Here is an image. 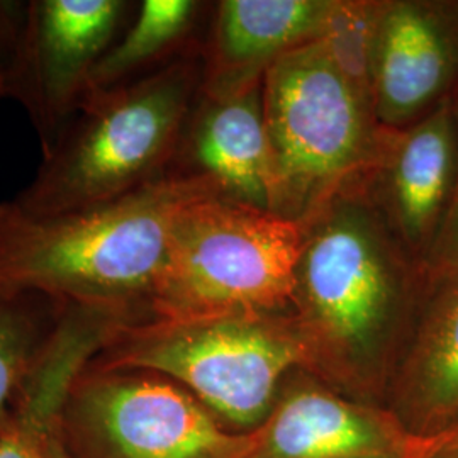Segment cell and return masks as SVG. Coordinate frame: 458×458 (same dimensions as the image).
<instances>
[{
  "label": "cell",
  "instance_id": "obj_21",
  "mask_svg": "<svg viewBox=\"0 0 458 458\" xmlns=\"http://www.w3.org/2000/svg\"><path fill=\"white\" fill-rule=\"evenodd\" d=\"M406 458H458V423L431 440L412 442Z\"/></svg>",
  "mask_w": 458,
  "mask_h": 458
},
{
  "label": "cell",
  "instance_id": "obj_2",
  "mask_svg": "<svg viewBox=\"0 0 458 458\" xmlns=\"http://www.w3.org/2000/svg\"><path fill=\"white\" fill-rule=\"evenodd\" d=\"M209 182L166 174L98 208L30 216L0 204V287L47 295L66 306L149 319L175 221ZM221 197V196H219Z\"/></svg>",
  "mask_w": 458,
  "mask_h": 458
},
{
  "label": "cell",
  "instance_id": "obj_7",
  "mask_svg": "<svg viewBox=\"0 0 458 458\" xmlns=\"http://www.w3.org/2000/svg\"><path fill=\"white\" fill-rule=\"evenodd\" d=\"M66 458H251L255 431H234L168 377L85 367L56 421Z\"/></svg>",
  "mask_w": 458,
  "mask_h": 458
},
{
  "label": "cell",
  "instance_id": "obj_12",
  "mask_svg": "<svg viewBox=\"0 0 458 458\" xmlns=\"http://www.w3.org/2000/svg\"><path fill=\"white\" fill-rule=\"evenodd\" d=\"M262 82L199 92L166 174L209 182L217 194L272 211V164Z\"/></svg>",
  "mask_w": 458,
  "mask_h": 458
},
{
  "label": "cell",
  "instance_id": "obj_17",
  "mask_svg": "<svg viewBox=\"0 0 458 458\" xmlns=\"http://www.w3.org/2000/svg\"><path fill=\"white\" fill-rule=\"evenodd\" d=\"M66 304L0 287V428L62 321Z\"/></svg>",
  "mask_w": 458,
  "mask_h": 458
},
{
  "label": "cell",
  "instance_id": "obj_13",
  "mask_svg": "<svg viewBox=\"0 0 458 458\" xmlns=\"http://www.w3.org/2000/svg\"><path fill=\"white\" fill-rule=\"evenodd\" d=\"M384 408L414 442L458 423V272L425 282Z\"/></svg>",
  "mask_w": 458,
  "mask_h": 458
},
{
  "label": "cell",
  "instance_id": "obj_4",
  "mask_svg": "<svg viewBox=\"0 0 458 458\" xmlns=\"http://www.w3.org/2000/svg\"><path fill=\"white\" fill-rule=\"evenodd\" d=\"M304 352L293 314L149 318L119 327L89 367L168 377L234 431H255Z\"/></svg>",
  "mask_w": 458,
  "mask_h": 458
},
{
  "label": "cell",
  "instance_id": "obj_1",
  "mask_svg": "<svg viewBox=\"0 0 458 458\" xmlns=\"http://www.w3.org/2000/svg\"><path fill=\"white\" fill-rule=\"evenodd\" d=\"M301 225L291 314L302 369L353 401L384 408L425 274L378 211L363 174Z\"/></svg>",
  "mask_w": 458,
  "mask_h": 458
},
{
  "label": "cell",
  "instance_id": "obj_9",
  "mask_svg": "<svg viewBox=\"0 0 458 458\" xmlns=\"http://www.w3.org/2000/svg\"><path fill=\"white\" fill-rule=\"evenodd\" d=\"M458 177L455 96L406 128H382L363 182L411 259L425 268Z\"/></svg>",
  "mask_w": 458,
  "mask_h": 458
},
{
  "label": "cell",
  "instance_id": "obj_16",
  "mask_svg": "<svg viewBox=\"0 0 458 458\" xmlns=\"http://www.w3.org/2000/svg\"><path fill=\"white\" fill-rule=\"evenodd\" d=\"M202 5L196 0H145L131 26L100 58L90 90L134 82L151 66L158 70L200 48L192 33Z\"/></svg>",
  "mask_w": 458,
  "mask_h": 458
},
{
  "label": "cell",
  "instance_id": "obj_22",
  "mask_svg": "<svg viewBox=\"0 0 458 458\" xmlns=\"http://www.w3.org/2000/svg\"><path fill=\"white\" fill-rule=\"evenodd\" d=\"M38 458H66L62 446H60V443H58V438H56V431L43 445L41 452L38 454Z\"/></svg>",
  "mask_w": 458,
  "mask_h": 458
},
{
  "label": "cell",
  "instance_id": "obj_20",
  "mask_svg": "<svg viewBox=\"0 0 458 458\" xmlns=\"http://www.w3.org/2000/svg\"><path fill=\"white\" fill-rule=\"evenodd\" d=\"M26 4L0 0V98H9V77L14 62Z\"/></svg>",
  "mask_w": 458,
  "mask_h": 458
},
{
  "label": "cell",
  "instance_id": "obj_14",
  "mask_svg": "<svg viewBox=\"0 0 458 458\" xmlns=\"http://www.w3.org/2000/svg\"><path fill=\"white\" fill-rule=\"evenodd\" d=\"M333 0H223L202 45V92L217 94L262 82L287 55L319 39Z\"/></svg>",
  "mask_w": 458,
  "mask_h": 458
},
{
  "label": "cell",
  "instance_id": "obj_8",
  "mask_svg": "<svg viewBox=\"0 0 458 458\" xmlns=\"http://www.w3.org/2000/svg\"><path fill=\"white\" fill-rule=\"evenodd\" d=\"M130 7L124 0L26 2L9 98L26 109L43 157L81 111L92 73L117 41Z\"/></svg>",
  "mask_w": 458,
  "mask_h": 458
},
{
  "label": "cell",
  "instance_id": "obj_15",
  "mask_svg": "<svg viewBox=\"0 0 458 458\" xmlns=\"http://www.w3.org/2000/svg\"><path fill=\"white\" fill-rule=\"evenodd\" d=\"M126 323L115 312L66 306L48 350L0 428V458H38L56 429L72 384Z\"/></svg>",
  "mask_w": 458,
  "mask_h": 458
},
{
  "label": "cell",
  "instance_id": "obj_6",
  "mask_svg": "<svg viewBox=\"0 0 458 458\" xmlns=\"http://www.w3.org/2000/svg\"><path fill=\"white\" fill-rule=\"evenodd\" d=\"M302 225L228 197L182 209L149 318L291 314Z\"/></svg>",
  "mask_w": 458,
  "mask_h": 458
},
{
  "label": "cell",
  "instance_id": "obj_18",
  "mask_svg": "<svg viewBox=\"0 0 458 458\" xmlns=\"http://www.w3.org/2000/svg\"><path fill=\"white\" fill-rule=\"evenodd\" d=\"M378 0H333L319 38L335 65L372 106V62Z\"/></svg>",
  "mask_w": 458,
  "mask_h": 458
},
{
  "label": "cell",
  "instance_id": "obj_3",
  "mask_svg": "<svg viewBox=\"0 0 458 458\" xmlns=\"http://www.w3.org/2000/svg\"><path fill=\"white\" fill-rule=\"evenodd\" d=\"M202 85V47L134 82L90 90L31 183L30 216L98 208L166 175Z\"/></svg>",
  "mask_w": 458,
  "mask_h": 458
},
{
  "label": "cell",
  "instance_id": "obj_10",
  "mask_svg": "<svg viewBox=\"0 0 458 458\" xmlns=\"http://www.w3.org/2000/svg\"><path fill=\"white\" fill-rule=\"evenodd\" d=\"M458 90V0H378L372 106L382 128H406Z\"/></svg>",
  "mask_w": 458,
  "mask_h": 458
},
{
  "label": "cell",
  "instance_id": "obj_11",
  "mask_svg": "<svg viewBox=\"0 0 458 458\" xmlns=\"http://www.w3.org/2000/svg\"><path fill=\"white\" fill-rule=\"evenodd\" d=\"M412 442L386 408L353 401L297 367L255 429L251 458H406Z\"/></svg>",
  "mask_w": 458,
  "mask_h": 458
},
{
  "label": "cell",
  "instance_id": "obj_5",
  "mask_svg": "<svg viewBox=\"0 0 458 458\" xmlns=\"http://www.w3.org/2000/svg\"><path fill=\"white\" fill-rule=\"evenodd\" d=\"M262 94L270 209L301 225L372 165L380 126L321 39L278 58Z\"/></svg>",
  "mask_w": 458,
  "mask_h": 458
},
{
  "label": "cell",
  "instance_id": "obj_19",
  "mask_svg": "<svg viewBox=\"0 0 458 458\" xmlns=\"http://www.w3.org/2000/svg\"><path fill=\"white\" fill-rule=\"evenodd\" d=\"M455 104L458 109V90L455 94ZM455 272H458V177L446 219L423 268L425 282Z\"/></svg>",
  "mask_w": 458,
  "mask_h": 458
}]
</instances>
